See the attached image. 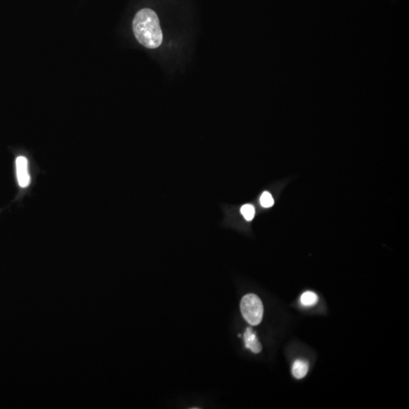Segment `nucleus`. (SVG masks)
<instances>
[{"instance_id":"obj_3","label":"nucleus","mask_w":409,"mask_h":409,"mask_svg":"<svg viewBox=\"0 0 409 409\" xmlns=\"http://www.w3.org/2000/svg\"><path fill=\"white\" fill-rule=\"evenodd\" d=\"M16 180L18 185L22 189L28 188L32 183L29 160L24 156H18L14 161Z\"/></svg>"},{"instance_id":"obj_8","label":"nucleus","mask_w":409,"mask_h":409,"mask_svg":"<svg viewBox=\"0 0 409 409\" xmlns=\"http://www.w3.org/2000/svg\"><path fill=\"white\" fill-rule=\"evenodd\" d=\"M260 203L264 208H270L274 204V200L270 192H264L260 197Z\"/></svg>"},{"instance_id":"obj_7","label":"nucleus","mask_w":409,"mask_h":409,"mask_svg":"<svg viewBox=\"0 0 409 409\" xmlns=\"http://www.w3.org/2000/svg\"><path fill=\"white\" fill-rule=\"evenodd\" d=\"M241 214L245 218L246 220H250L254 218V214H256V210H254V206L252 204H244V206L240 210Z\"/></svg>"},{"instance_id":"obj_2","label":"nucleus","mask_w":409,"mask_h":409,"mask_svg":"<svg viewBox=\"0 0 409 409\" xmlns=\"http://www.w3.org/2000/svg\"><path fill=\"white\" fill-rule=\"evenodd\" d=\"M240 312L246 322L252 326H257L263 318L264 306L262 302L256 294H246L241 300Z\"/></svg>"},{"instance_id":"obj_6","label":"nucleus","mask_w":409,"mask_h":409,"mask_svg":"<svg viewBox=\"0 0 409 409\" xmlns=\"http://www.w3.org/2000/svg\"><path fill=\"white\" fill-rule=\"evenodd\" d=\"M300 301H301V303L303 306L310 307V306H314L318 302V295L316 292H312V291H306L302 295Z\"/></svg>"},{"instance_id":"obj_1","label":"nucleus","mask_w":409,"mask_h":409,"mask_svg":"<svg viewBox=\"0 0 409 409\" xmlns=\"http://www.w3.org/2000/svg\"><path fill=\"white\" fill-rule=\"evenodd\" d=\"M133 30L138 42L146 48L153 50L162 44L160 19L156 13L150 8H144L136 13L133 20Z\"/></svg>"},{"instance_id":"obj_4","label":"nucleus","mask_w":409,"mask_h":409,"mask_svg":"<svg viewBox=\"0 0 409 409\" xmlns=\"http://www.w3.org/2000/svg\"><path fill=\"white\" fill-rule=\"evenodd\" d=\"M244 339L246 348H248L256 354L261 352L262 350V344L258 341L256 334L251 328H248L246 330Z\"/></svg>"},{"instance_id":"obj_5","label":"nucleus","mask_w":409,"mask_h":409,"mask_svg":"<svg viewBox=\"0 0 409 409\" xmlns=\"http://www.w3.org/2000/svg\"><path fill=\"white\" fill-rule=\"evenodd\" d=\"M308 372V363L302 360H297L294 362L292 368V373L296 379H302Z\"/></svg>"}]
</instances>
